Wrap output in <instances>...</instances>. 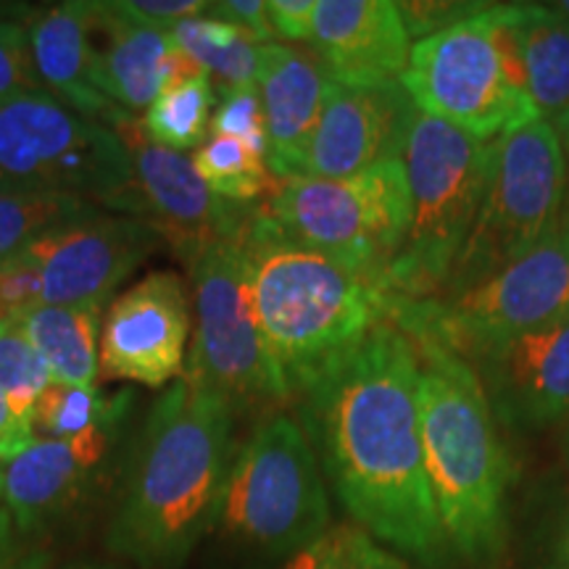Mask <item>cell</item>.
Segmentation results:
<instances>
[{
    "label": "cell",
    "instance_id": "ac0fdd59",
    "mask_svg": "<svg viewBox=\"0 0 569 569\" xmlns=\"http://www.w3.org/2000/svg\"><path fill=\"white\" fill-rule=\"evenodd\" d=\"M117 425L92 427L77 438H34L30 448L0 461L3 509L17 532H34L80 501L111 448Z\"/></svg>",
    "mask_w": 569,
    "mask_h": 569
},
{
    "label": "cell",
    "instance_id": "60d3db41",
    "mask_svg": "<svg viewBox=\"0 0 569 569\" xmlns=\"http://www.w3.org/2000/svg\"><path fill=\"white\" fill-rule=\"evenodd\" d=\"M546 569H569V493L559 503L557 515L549 525V543H546Z\"/></svg>",
    "mask_w": 569,
    "mask_h": 569
},
{
    "label": "cell",
    "instance_id": "ba28073f",
    "mask_svg": "<svg viewBox=\"0 0 569 569\" xmlns=\"http://www.w3.org/2000/svg\"><path fill=\"white\" fill-rule=\"evenodd\" d=\"M217 525L234 546L272 559L330 530V498L301 422L272 415L256 427L232 459Z\"/></svg>",
    "mask_w": 569,
    "mask_h": 569
},
{
    "label": "cell",
    "instance_id": "4316f807",
    "mask_svg": "<svg viewBox=\"0 0 569 569\" xmlns=\"http://www.w3.org/2000/svg\"><path fill=\"white\" fill-rule=\"evenodd\" d=\"M213 103H217V90L211 77H198L193 82L161 92L151 109L140 117L142 132L159 146L180 153L201 148L211 132Z\"/></svg>",
    "mask_w": 569,
    "mask_h": 569
},
{
    "label": "cell",
    "instance_id": "9c48e42d",
    "mask_svg": "<svg viewBox=\"0 0 569 569\" xmlns=\"http://www.w3.org/2000/svg\"><path fill=\"white\" fill-rule=\"evenodd\" d=\"M0 188L71 193L138 219L124 142L48 92L0 101Z\"/></svg>",
    "mask_w": 569,
    "mask_h": 569
},
{
    "label": "cell",
    "instance_id": "d4e9b609",
    "mask_svg": "<svg viewBox=\"0 0 569 569\" xmlns=\"http://www.w3.org/2000/svg\"><path fill=\"white\" fill-rule=\"evenodd\" d=\"M169 38L180 51L201 63L211 82H217L213 90H219L222 96L256 84L259 42L230 21L203 13V17L174 24L169 30Z\"/></svg>",
    "mask_w": 569,
    "mask_h": 569
},
{
    "label": "cell",
    "instance_id": "f546056e",
    "mask_svg": "<svg viewBox=\"0 0 569 569\" xmlns=\"http://www.w3.org/2000/svg\"><path fill=\"white\" fill-rule=\"evenodd\" d=\"M282 569H415L353 522L336 525L284 561Z\"/></svg>",
    "mask_w": 569,
    "mask_h": 569
},
{
    "label": "cell",
    "instance_id": "8992f818",
    "mask_svg": "<svg viewBox=\"0 0 569 569\" xmlns=\"http://www.w3.org/2000/svg\"><path fill=\"white\" fill-rule=\"evenodd\" d=\"M493 163L496 142H478L440 119L415 113L403 148L411 222L388 269L396 296L422 301L443 293L480 213Z\"/></svg>",
    "mask_w": 569,
    "mask_h": 569
},
{
    "label": "cell",
    "instance_id": "4fadbf2b",
    "mask_svg": "<svg viewBox=\"0 0 569 569\" xmlns=\"http://www.w3.org/2000/svg\"><path fill=\"white\" fill-rule=\"evenodd\" d=\"M111 130L130 153L138 219L172 248L182 264L193 267L219 238L243 222L251 206H234L213 196L196 172L193 159L153 142L142 132L138 117L124 113Z\"/></svg>",
    "mask_w": 569,
    "mask_h": 569
},
{
    "label": "cell",
    "instance_id": "603a6c76",
    "mask_svg": "<svg viewBox=\"0 0 569 569\" xmlns=\"http://www.w3.org/2000/svg\"><path fill=\"white\" fill-rule=\"evenodd\" d=\"M515 48L538 119L569 159V19L553 3H507Z\"/></svg>",
    "mask_w": 569,
    "mask_h": 569
},
{
    "label": "cell",
    "instance_id": "d590c367",
    "mask_svg": "<svg viewBox=\"0 0 569 569\" xmlns=\"http://www.w3.org/2000/svg\"><path fill=\"white\" fill-rule=\"evenodd\" d=\"M111 9L132 24L169 32L184 19L209 13L211 3L206 0H111Z\"/></svg>",
    "mask_w": 569,
    "mask_h": 569
},
{
    "label": "cell",
    "instance_id": "ee69618b",
    "mask_svg": "<svg viewBox=\"0 0 569 569\" xmlns=\"http://www.w3.org/2000/svg\"><path fill=\"white\" fill-rule=\"evenodd\" d=\"M561 453H565V461L569 467V417L565 419V432H561Z\"/></svg>",
    "mask_w": 569,
    "mask_h": 569
},
{
    "label": "cell",
    "instance_id": "d6986e66",
    "mask_svg": "<svg viewBox=\"0 0 569 569\" xmlns=\"http://www.w3.org/2000/svg\"><path fill=\"white\" fill-rule=\"evenodd\" d=\"M309 46L336 82L375 88L401 80L411 38L396 0H319Z\"/></svg>",
    "mask_w": 569,
    "mask_h": 569
},
{
    "label": "cell",
    "instance_id": "9a60e30c",
    "mask_svg": "<svg viewBox=\"0 0 569 569\" xmlns=\"http://www.w3.org/2000/svg\"><path fill=\"white\" fill-rule=\"evenodd\" d=\"M161 238L127 213L92 211L27 248L40 267L42 306H101Z\"/></svg>",
    "mask_w": 569,
    "mask_h": 569
},
{
    "label": "cell",
    "instance_id": "83f0119b",
    "mask_svg": "<svg viewBox=\"0 0 569 569\" xmlns=\"http://www.w3.org/2000/svg\"><path fill=\"white\" fill-rule=\"evenodd\" d=\"M193 167L213 196L234 206H259L277 188L267 161L230 138L211 134L196 151Z\"/></svg>",
    "mask_w": 569,
    "mask_h": 569
},
{
    "label": "cell",
    "instance_id": "44dd1931",
    "mask_svg": "<svg viewBox=\"0 0 569 569\" xmlns=\"http://www.w3.org/2000/svg\"><path fill=\"white\" fill-rule=\"evenodd\" d=\"M30 48L42 90L80 117L113 124L127 111L92 84V3L69 0L34 13Z\"/></svg>",
    "mask_w": 569,
    "mask_h": 569
},
{
    "label": "cell",
    "instance_id": "ffe728a7",
    "mask_svg": "<svg viewBox=\"0 0 569 569\" xmlns=\"http://www.w3.org/2000/svg\"><path fill=\"white\" fill-rule=\"evenodd\" d=\"M332 82L330 69L315 51L284 42L259 46L256 88L269 138L267 167L277 182L298 177Z\"/></svg>",
    "mask_w": 569,
    "mask_h": 569
},
{
    "label": "cell",
    "instance_id": "b9f144b4",
    "mask_svg": "<svg viewBox=\"0 0 569 569\" xmlns=\"http://www.w3.org/2000/svg\"><path fill=\"white\" fill-rule=\"evenodd\" d=\"M198 77H206V69L198 63L193 56H188L180 48L172 46L167 59L161 63V92L180 88L184 82H193Z\"/></svg>",
    "mask_w": 569,
    "mask_h": 569
},
{
    "label": "cell",
    "instance_id": "d6a6232c",
    "mask_svg": "<svg viewBox=\"0 0 569 569\" xmlns=\"http://www.w3.org/2000/svg\"><path fill=\"white\" fill-rule=\"evenodd\" d=\"M46 92L34 69L30 34L17 21H0V101Z\"/></svg>",
    "mask_w": 569,
    "mask_h": 569
},
{
    "label": "cell",
    "instance_id": "3957f363",
    "mask_svg": "<svg viewBox=\"0 0 569 569\" xmlns=\"http://www.w3.org/2000/svg\"><path fill=\"white\" fill-rule=\"evenodd\" d=\"M243 243L256 325L288 401L390 322L386 277L298 243L261 203L248 211Z\"/></svg>",
    "mask_w": 569,
    "mask_h": 569
},
{
    "label": "cell",
    "instance_id": "f1b7e54d",
    "mask_svg": "<svg viewBox=\"0 0 569 569\" xmlns=\"http://www.w3.org/2000/svg\"><path fill=\"white\" fill-rule=\"evenodd\" d=\"M130 396H106L92 388L51 382L32 409V436L48 440L77 438L92 427L117 425Z\"/></svg>",
    "mask_w": 569,
    "mask_h": 569
},
{
    "label": "cell",
    "instance_id": "6da1fadb",
    "mask_svg": "<svg viewBox=\"0 0 569 569\" xmlns=\"http://www.w3.org/2000/svg\"><path fill=\"white\" fill-rule=\"evenodd\" d=\"M301 427L356 528L436 565L448 543L425 469L419 353L380 325L301 398Z\"/></svg>",
    "mask_w": 569,
    "mask_h": 569
},
{
    "label": "cell",
    "instance_id": "277c9868",
    "mask_svg": "<svg viewBox=\"0 0 569 569\" xmlns=\"http://www.w3.org/2000/svg\"><path fill=\"white\" fill-rule=\"evenodd\" d=\"M425 469L448 551L493 569L509 543L515 469L475 367L459 353L415 340Z\"/></svg>",
    "mask_w": 569,
    "mask_h": 569
},
{
    "label": "cell",
    "instance_id": "5bb4252c",
    "mask_svg": "<svg viewBox=\"0 0 569 569\" xmlns=\"http://www.w3.org/2000/svg\"><path fill=\"white\" fill-rule=\"evenodd\" d=\"M193 306L182 277L151 272L106 311L98 365L109 380L163 388L184 375Z\"/></svg>",
    "mask_w": 569,
    "mask_h": 569
},
{
    "label": "cell",
    "instance_id": "f6af8a7d",
    "mask_svg": "<svg viewBox=\"0 0 569 569\" xmlns=\"http://www.w3.org/2000/svg\"><path fill=\"white\" fill-rule=\"evenodd\" d=\"M553 9H557L559 13H565V17L569 19V0H561V3H553Z\"/></svg>",
    "mask_w": 569,
    "mask_h": 569
},
{
    "label": "cell",
    "instance_id": "8fae6325",
    "mask_svg": "<svg viewBox=\"0 0 569 569\" xmlns=\"http://www.w3.org/2000/svg\"><path fill=\"white\" fill-rule=\"evenodd\" d=\"M246 219L190 267L193 346L182 375L222 398L232 415L288 403L256 325L246 269Z\"/></svg>",
    "mask_w": 569,
    "mask_h": 569
},
{
    "label": "cell",
    "instance_id": "c3c4849f",
    "mask_svg": "<svg viewBox=\"0 0 569 569\" xmlns=\"http://www.w3.org/2000/svg\"><path fill=\"white\" fill-rule=\"evenodd\" d=\"M567 193H569V190H567ZM567 201H569V196H567ZM569 206V203H567Z\"/></svg>",
    "mask_w": 569,
    "mask_h": 569
},
{
    "label": "cell",
    "instance_id": "2e32d148",
    "mask_svg": "<svg viewBox=\"0 0 569 569\" xmlns=\"http://www.w3.org/2000/svg\"><path fill=\"white\" fill-rule=\"evenodd\" d=\"M498 427L538 432L569 417V315L467 359Z\"/></svg>",
    "mask_w": 569,
    "mask_h": 569
},
{
    "label": "cell",
    "instance_id": "4dcf8cb0",
    "mask_svg": "<svg viewBox=\"0 0 569 569\" xmlns=\"http://www.w3.org/2000/svg\"><path fill=\"white\" fill-rule=\"evenodd\" d=\"M51 382V369L27 340L21 325H0V393L13 417L32 425L34 403Z\"/></svg>",
    "mask_w": 569,
    "mask_h": 569
},
{
    "label": "cell",
    "instance_id": "bcb514c9",
    "mask_svg": "<svg viewBox=\"0 0 569 569\" xmlns=\"http://www.w3.org/2000/svg\"><path fill=\"white\" fill-rule=\"evenodd\" d=\"M67 569H111L106 565H74V567H67Z\"/></svg>",
    "mask_w": 569,
    "mask_h": 569
},
{
    "label": "cell",
    "instance_id": "7a4b0ae2",
    "mask_svg": "<svg viewBox=\"0 0 569 569\" xmlns=\"http://www.w3.org/2000/svg\"><path fill=\"white\" fill-rule=\"evenodd\" d=\"M232 459L230 407L180 377L142 425L111 519V551L140 569L180 567L217 528Z\"/></svg>",
    "mask_w": 569,
    "mask_h": 569
},
{
    "label": "cell",
    "instance_id": "5b68a950",
    "mask_svg": "<svg viewBox=\"0 0 569 569\" xmlns=\"http://www.w3.org/2000/svg\"><path fill=\"white\" fill-rule=\"evenodd\" d=\"M398 82L419 113L478 142H496L538 122L507 3H488L451 30L411 42Z\"/></svg>",
    "mask_w": 569,
    "mask_h": 569
},
{
    "label": "cell",
    "instance_id": "74e56055",
    "mask_svg": "<svg viewBox=\"0 0 569 569\" xmlns=\"http://www.w3.org/2000/svg\"><path fill=\"white\" fill-rule=\"evenodd\" d=\"M209 13L240 27V30L251 34L259 46L274 42L272 27H269L267 19V0H219V3H211Z\"/></svg>",
    "mask_w": 569,
    "mask_h": 569
},
{
    "label": "cell",
    "instance_id": "ab89813d",
    "mask_svg": "<svg viewBox=\"0 0 569 569\" xmlns=\"http://www.w3.org/2000/svg\"><path fill=\"white\" fill-rule=\"evenodd\" d=\"M32 425L21 422L13 417V411L6 401V396L0 393V461H9L19 457L24 448L32 446Z\"/></svg>",
    "mask_w": 569,
    "mask_h": 569
},
{
    "label": "cell",
    "instance_id": "7bdbcfd3",
    "mask_svg": "<svg viewBox=\"0 0 569 569\" xmlns=\"http://www.w3.org/2000/svg\"><path fill=\"white\" fill-rule=\"evenodd\" d=\"M17 13H24V6L0 3V21H3V17H17Z\"/></svg>",
    "mask_w": 569,
    "mask_h": 569
},
{
    "label": "cell",
    "instance_id": "1f68e13d",
    "mask_svg": "<svg viewBox=\"0 0 569 569\" xmlns=\"http://www.w3.org/2000/svg\"><path fill=\"white\" fill-rule=\"evenodd\" d=\"M211 134L243 142L248 151H253L259 159H269L264 109H261L259 88L256 84L222 96V103L213 111Z\"/></svg>",
    "mask_w": 569,
    "mask_h": 569
},
{
    "label": "cell",
    "instance_id": "484cf974",
    "mask_svg": "<svg viewBox=\"0 0 569 569\" xmlns=\"http://www.w3.org/2000/svg\"><path fill=\"white\" fill-rule=\"evenodd\" d=\"M98 211L88 198L0 188V264L17 259L42 234Z\"/></svg>",
    "mask_w": 569,
    "mask_h": 569
},
{
    "label": "cell",
    "instance_id": "836d02e7",
    "mask_svg": "<svg viewBox=\"0 0 569 569\" xmlns=\"http://www.w3.org/2000/svg\"><path fill=\"white\" fill-rule=\"evenodd\" d=\"M42 306V274L27 253L0 264V325H21Z\"/></svg>",
    "mask_w": 569,
    "mask_h": 569
},
{
    "label": "cell",
    "instance_id": "30bf717a",
    "mask_svg": "<svg viewBox=\"0 0 569 569\" xmlns=\"http://www.w3.org/2000/svg\"><path fill=\"white\" fill-rule=\"evenodd\" d=\"M567 190L569 159L549 124L538 119L496 140L486 198L440 296L461 293L530 253L565 213Z\"/></svg>",
    "mask_w": 569,
    "mask_h": 569
},
{
    "label": "cell",
    "instance_id": "7c38bea8",
    "mask_svg": "<svg viewBox=\"0 0 569 569\" xmlns=\"http://www.w3.org/2000/svg\"><path fill=\"white\" fill-rule=\"evenodd\" d=\"M261 206L298 243L386 280L411 222L403 159L382 161L340 180L290 177L277 182Z\"/></svg>",
    "mask_w": 569,
    "mask_h": 569
},
{
    "label": "cell",
    "instance_id": "e575fe53",
    "mask_svg": "<svg viewBox=\"0 0 569 569\" xmlns=\"http://www.w3.org/2000/svg\"><path fill=\"white\" fill-rule=\"evenodd\" d=\"M486 9L488 3H475V0H403V3H398L411 42L451 30L459 21Z\"/></svg>",
    "mask_w": 569,
    "mask_h": 569
},
{
    "label": "cell",
    "instance_id": "7402d4cb",
    "mask_svg": "<svg viewBox=\"0 0 569 569\" xmlns=\"http://www.w3.org/2000/svg\"><path fill=\"white\" fill-rule=\"evenodd\" d=\"M92 17L96 32L106 38L103 48L92 42V84L127 113L148 111L161 96V63L172 51V38L132 24L101 0L92 3Z\"/></svg>",
    "mask_w": 569,
    "mask_h": 569
},
{
    "label": "cell",
    "instance_id": "7dc6e473",
    "mask_svg": "<svg viewBox=\"0 0 569 569\" xmlns=\"http://www.w3.org/2000/svg\"><path fill=\"white\" fill-rule=\"evenodd\" d=\"M0 511H6L3 509V490H0Z\"/></svg>",
    "mask_w": 569,
    "mask_h": 569
},
{
    "label": "cell",
    "instance_id": "e0dca14e",
    "mask_svg": "<svg viewBox=\"0 0 569 569\" xmlns=\"http://www.w3.org/2000/svg\"><path fill=\"white\" fill-rule=\"evenodd\" d=\"M415 113L401 82L375 88L332 82L298 177L340 180L382 161L403 159Z\"/></svg>",
    "mask_w": 569,
    "mask_h": 569
},
{
    "label": "cell",
    "instance_id": "8d00e7d4",
    "mask_svg": "<svg viewBox=\"0 0 569 569\" xmlns=\"http://www.w3.org/2000/svg\"><path fill=\"white\" fill-rule=\"evenodd\" d=\"M319 0H267V19L274 40L311 42Z\"/></svg>",
    "mask_w": 569,
    "mask_h": 569
},
{
    "label": "cell",
    "instance_id": "52a82bcc",
    "mask_svg": "<svg viewBox=\"0 0 569 569\" xmlns=\"http://www.w3.org/2000/svg\"><path fill=\"white\" fill-rule=\"evenodd\" d=\"M569 315V206L540 243L496 274L438 298L396 296L390 325L411 340L472 359L503 340L519 338Z\"/></svg>",
    "mask_w": 569,
    "mask_h": 569
},
{
    "label": "cell",
    "instance_id": "f35d334b",
    "mask_svg": "<svg viewBox=\"0 0 569 569\" xmlns=\"http://www.w3.org/2000/svg\"><path fill=\"white\" fill-rule=\"evenodd\" d=\"M17 528L6 511H0V569H46V557L17 540Z\"/></svg>",
    "mask_w": 569,
    "mask_h": 569
},
{
    "label": "cell",
    "instance_id": "cb8c5ba5",
    "mask_svg": "<svg viewBox=\"0 0 569 569\" xmlns=\"http://www.w3.org/2000/svg\"><path fill=\"white\" fill-rule=\"evenodd\" d=\"M53 382L92 388L101 348V306H40L21 322Z\"/></svg>",
    "mask_w": 569,
    "mask_h": 569
}]
</instances>
